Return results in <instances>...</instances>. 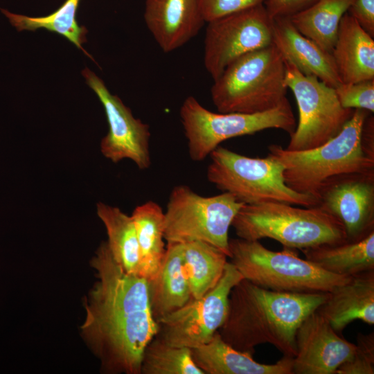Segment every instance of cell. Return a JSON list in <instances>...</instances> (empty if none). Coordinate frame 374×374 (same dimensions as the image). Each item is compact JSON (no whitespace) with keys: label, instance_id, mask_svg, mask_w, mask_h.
<instances>
[{"label":"cell","instance_id":"1","mask_svg":"<svg viewBox=\"0 0 374 374\" xmlns=\"http://www.w3.org/2000/svg\"><path fill=\"white\" fill-rule=\"evenodd\" d=\"M97 280L86 297L81 332L107 373L141 374L144 350L159 331L148 280L123 269L103 242L91 260Z\"/></svg>","mask_w":374,"mask_h":374},{"label":"cell","instance_id":"2","mask_svg":"<svg viewBox=\"0 0 374 374\" xmlns=\"http://www.w3.org/2000/svg\"><path fill=\"white\" fill-rule=\"evenodd\" d=\"M328 296L329 292L271 290L242 279L230 292L228 314L218 332L240 351L253 355L256 346L268 343L294 357L298 328Z\"/></svg>","mask_w":374,"mask_h":374},{"label":"cell","instance_id":"3","mask_svg":"<svg viewBox=\"0 0 374 374\" xmlns=\"http://www.w3.org/2000/svg\"><path fill=\"white\" fill-rule=\"evenodd\" d=\"M368 113L355 109L341 132L319 147L290 151L272 144L268 148V156L283 166L285 182L290 188L317 197L321 186L333 177L374 172V153L366 148L362 139Z\"/></svg>","mask_w":374,"mask_h":374},{"label":"cell","instance_id":"4","mask_svg":"<svg viewBox=\"0 0 374 374\" xmlns=\"http://www.w3.org/2000/svg\"><path fill=\"white\" fill-rule=\"evenodd\" d=\"M231 226L239 238H271L295 249L348 241L342 223L319 206L301 208L277 202L244 204Z\"/></svg>","mask_w":374,"mask_h":374},{"label":"cell","instance_id":"5","mask_svg":"<svg viewBox=\"0 0 374 374\" xmlns=\"http://www.w3.org/2000/svg\"><path fill=\"white\" fill-rule=\"evenodd\" d=\"M285 77V60L271 44L231 63L214 80L211 99L220 113L267 111L287 100Z\"/></svg>","mask_w":374,"mask_h":374},{"label":"cell","instance_id":"6","mask_svg":"<svg viewBox=\"0 0 374 374\" xmlns=\"http://www.w3.org/2000/svg\"><path fill=\"white\" fill-rule=\"evenodd\" d=\"M231 262L246 279L260 287L280 292H330L352 276L328 272L298 256L295 249L280 251L265 247L259 240L229 241Z\"/></svg>","mask_w":374,"mask_h":374},{"label":"cell","instance_id":"7","mask_svg":"<svg viewBox=\"0 0 374 374\" xmlns=\"http://www.w3.org/2000/svg\"><path fill=\"white\" fill-rule=\"evenodd\" d=\"M209 156L208 181L244 204L270 202L304 207L318 204L316 196L290 188L285 182L283 166L269 156L249 157L220 145Z\"/></svg>","mask_w":374,"mask_h":374},{"label":"cell","instance_id":"8","mask_svg":"<svg viewBox=\"0 0 374 374\" xmlns=\"http://www.w3.org/2000/svg\"><path fill=\"white\" fill-rule=\"evenodd\" d=\"M179 115L188 141V153L195 161L204 160L223 141L251 135L267 129H280L292 134L296 123L288 100L261 112L215 113L193 96L183 102Z\"/></svg>","mask_w":374,"mask_h":374},{"label":"cell","instance_id":"9","mask_svg":"<svg viewBox=\"0 0 374 374\" xmlns=\"http://www.w3.org/2000/svg\"><path fill=\"white\" fill-rule=\"evenodd\" d=\"M243 205L227 193L204 197L187 186H176L164 213V239L177 243L204 241L229 258V229Z\"/></svg>","mask_w":374,"mask_h":374},{"label":"cell","instance_id":"10","mask_svg":"<svg viewBox=\"0 0 374 374\" xmlns=\"http://www.w3.org/2000/svg\"><path fill=\"white\" fill-rule=\"evenodd\" d=\"M285 62V82L292 91L299 110L298 125L285 149L299 151L315 148L336 136L355 109L341 106L335 88Z\"/></svg>","mask_w":374,"mask_h":374},{"label":"cell","instance_id":"11","mask_svg":"<svg viewBox=\"0 0 374 374\" xmlns=\"http://www.w3.org/2000/svg\"><path fill=\"white\" fill-rule=\"evenodd\" d=\"M242 279L240 271L227 261L215 286L161 319L157 335L177 347L193 348L209 341L226 319L232 288Z\"/></svg>","mask_w":374,"mask_h":374},{"label":"cell","instance_id":"12","mask_svg":"<svg viewBox=\"0 0 374 374\" xmlns=\"http://www.w3.org/2000/svg\"><path fill=\"white\" fill-rule=\"evenodd\" d=\"M273 22L264 4L208 22L204 65L213 80L238 58L273 44Z\"/></svg>","mask_w":374,"mask_h":374},{"label":"cell","instance_id":"13","mask_svg":"<svg viewBox=\"0 0 374 374\" xmlns=\"http://www.w3.org/2000/svg\"><path fill=\"white\" fill-rule=\"evenodd\" d=\"M82 74L101 102L107 116L109 130L101 141L103 154L114 163L128 159L140 170L149 168L151 165L149 125L134 118L131 109L120 98L112 95L103 80L93 72L86 68Z\"/></svg>","mask_w":374,"mask_h":374},{"label":"cell","instance_id":"14","mask_svg":"<svg viewBox=\"0 0 374 374\" xmlns=\"http://www.w3.org/2000/svg\"><path fill=\"white\" fill-rule=\"evenodd\" d=\"M319 206L344 225L348 241L359 240L374 231V172L333 177L321 186Z\"/></svg>","mask_w":374,"mask_h":374},{"label":"cell","instance_id":"15","mask_svg":"<svg viewBox=\"0 0 374 374\" xmlns=\"http://www.w3.org/2000/svg\"><path fill=\"white\" fill-rule=\"evenodd\" d=\"M296 346L292 374H335L356 349L355 344L340 337L317 310L298 328Z\"/></svg>","mask_w":374,"mask_h":374},{"label":"cell","instance_id":"16","mask_svg":"<svg viewBox=\"0 0 374 374\" xmlns=\"http://www.w3.org/2000/svg\"><path fill=\"white\" fill-rule=\"evenodd\" d=\"M144 19L157 44L166 53L188 43L205 23L199 0H146Z\"/></svg>","mask_w":374,"mask_h":374},{"label":"cell","instance_id":"17","mask_svg":"<svg viewBox=\"0 0 374 374\" xmlns=\"http://www.w3.org/2000/svg\"><path fill=\"white\" fill-rule=\"evenodd\" d=\"M273 19V44L285 61L331 87L336 88L341 83L331 53L302 35L289 17Z\"/></svg>","mask_w":374,"mask_h":374},{"label":"cell","instance_id":"18","mask_svg":"<svg viewBox=\"0 0 374 374\" xmlns=\"http://www.w3.org/2000/svg\"><path fill=\"white\" fill-rule=\"evenodd\" d=\"M341 83L374 79V40L348 12L331 52Z\"/></svg>","mask_w":374,"mask_h":374},{"label":"cell","instance_id":"19","mask_svg":"<svg viewBox=\"0 0 374 374\" xmlns=\"http://www.w3.org/2000/svg\"><path fill=\"white\" fill-rule=\"evenodd\" d=\"M337 332L359 319L374 323V269L353 276L345 284L329 292L317 310Z\"/></svg>","mask_w":374,"mask_h":374},{"label":"cell","instance_id":"20","mask_svg":"<svg viewBox=\"0 0 374 374\" xmlns=\"http://www.w3.org/2000/svg\"><path fill=\"white\" fill-rule=\"evenodd\" d=\"M197 366L204 374H292V358L283 357L273 364L257 362L252 355L235 349L219 332L201 346L190 348Z\"/></svg>","mask_w":374,"mask_h":374},{"label":"cell","instance_id":"21","mask_svg":"<svg viewBox=\"0 0 374 374\" xmlns=\"http://www.w3.org/2000/svg\"><path fill=\"white\" fill-rule=\"evenodd\" d=\"M148 283L151 311L157 322L193 298L183 266L181 243L167 242L161 265Z\"/></svg>","mask_w":374,"mask_h":374},{"label":"cell","instance_id":"22","mask_svg":"<svg viewBox=\"0 0 374 374\" xmlns=\"http://www.w3.org/2000/svg\"><path fill=\"white\" fill-rule=\"evenodd\" d=\"M305 259L335 274L353 276L374 269V231L354 242L302 249Z\"/></svg>","mask_w":374,"mask_h":374},{"label":"cell","instance_id":"23","mask_svg":"<svg viewBox=\"0 0 374 374\" xmlns=\"http://www.w3.org/2000/svg\"><path fill=\"white\" fill-rule=\"evenodd\" d=\"M132 218L139 245L138 274L148 280L157 274L164 258V212L160 205L148 201L137 206Z\"/></svg>","mask_w":374,"mask_h":374},{"label":"cell","instance_id":"24","mask_svg":"<svg viewBox=\"0 0 374 374\" xmlns=\"http://www.w3.org/2000/svg\"><path fill=\"white\" fill-rule=\"evenodd\" d=\"M355 0H316L289 18L304 36L331 53L343 16Z\"/></svg>","mask_w":374,"mask_h":374},{"label":"cell","instance_id":"25","mask_svg":"<svg viewBox=\"0 0 374 374\" xmlns=\"http://www.w3.org/2000/svg\"><path fill=\"white\" fill-rule=\"evenodd\" d=\"M182 244L183 266L193 299L203 296L217 283L227 262L224 252L208 242Z\"/></svg>","mask_w":374,"mask_h":374},{"label":"cell","instance_id":"26","mask_svg":"<svg viewBox=\"0 0 374 374\" xmlns=\"http://www.w3.org/2000/svg\"><path fill=\"white\" fill-rule=\"evenodd\" d=\"M96 206L97 215L107 231V243L112 256L127 273L138 274L139 245L132 216L104 203L99 202Z\"/></svg>","mask_w":374,"mask_h":374},{"label":"cell","instance_id":"27","mask_svg":"<svg viewBox=\"0 0 374 374\" xmlns=\"http://www.w3.org/2000/svg\"><path fill=\"white\" fill-rule=\"evenodd\" d=\"M80 1V0H66L55 12L44 17H33L17 15L5 9H1V11L18 31H35L39 28H45L50 32L58 33L92 59L82 47V44L87 42L86 35L88 31L84 26H80L76 20Z\"/></svg>","mask_w":374,"mask_h":374},{"label":"cell","instance_id":"28","mask_svg":"<svg viewBox=\"0 0 374 374\" xmlns=\"http://www.w3.org/2000/svg\"><path fill=\"white\" fill-rule=\"evenodd\" d=\"M141 374H204L195 363L191 349L168 344L156 335L146 346Z\"/></svg>","mask_w":374,"mask_h":374},{"label":"cell","instance_id":"29","mask_svg":"<svg viewBox=\"0 0 374 374\" xmlns=\"http://www.w3.org/2000/svg\"><path fill=\"white\" fill-rule=\"evenodd\" d=\"M335 90L343 107L374 112V79L355 83H341Z\"/></svg>","mask_w":374,"mask_h":374},{"label":"cell","instance_id":"30","mask_svg":"<svg viewBox=\"0 0 374 374\" xmlns=\"http://www.w3.org/2000/svg\"><path fill=\"white\" fill-rule=\"evenodd\" d=\"M355 351L352 357L344 362L335 374L374 373V334L359 333Z\"/></svg>","mask_w":374,"mask_h":374},{"label":"cell","instance_id":"31","mask_svg":"<svg viewBox=\"0 0 374 374\" xmlns=\"http://www.w3.org/2000/svg\"><path fill=\"white\" fill-rule=\"evenodd\" d=\"M266 0H199L202 15L208 23L250 7L264 4Z\"/></svg>","mask_w":374,"mask_h":374},{"label":"cell","instance_id":"32","mask_svg":"<svg viewBox=\"0 0 374 374\" xmlns=\"http://www.w3.org/2000/svg\"><path fill=\"white\" fill-rule=\"evenodd\" d=\"M316 0H266L264 5L272 19L290 17L308 7Z\"/></svg>","mask_w":374,"mask_h":374},{"label":"cell","instance_id":"33","mask_svg":"<svg viewBox=\"0 0 374 374\" xmlns=\"http://www.w3.org/2000/svg\"><path fill=\"white\" fill-rule=\"evenodd\" d=\"M348 12L374 37V0H355Z\"/></svg>","mask_w":374,"mask_h":374}]
</instances>
